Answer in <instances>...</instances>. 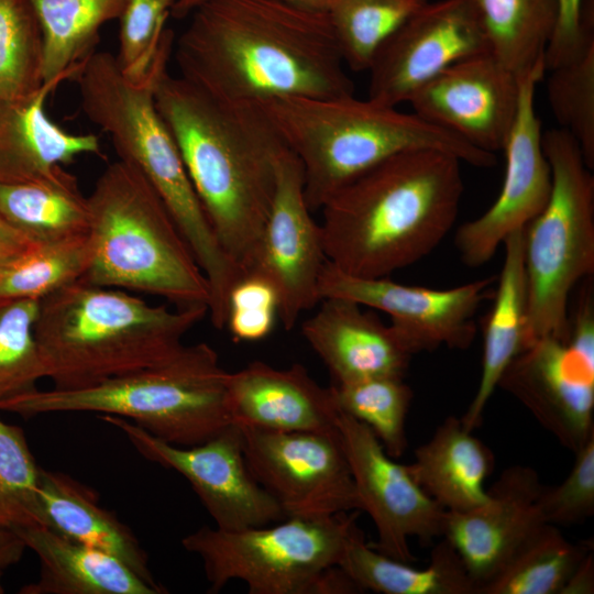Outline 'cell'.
<instances>
[{"instance_id": "cell-1", "label": "cell", "mask_w": 594, "mask_h": 594, "mask_svg": "<svg viewBox=\"0 0 594 594\" xmlns=\"http://www.w3.org/2000/svg\"><path fill=\"white\" fill-rule=\"evenodd\" d=\"M188 16L173 46L179 76L219 102L354 95L327 12L207 0Z\"/></svg>"}, {"instance_id": "cell-2", "label": "cell", "mask_w": 594, "mask_h": 594, "mask_svg": "<svg viewBox=\"0 0 594 594\" xmlns=\"http://www.w3.org/2000/svg\"><path fill=\"white\" fill-rule=\"evenodd\" d=\"M154 100L221 249L242 276L250 273L286 146L256 106L219 102L167 65Z\"/></svg>"}, {"instance_id": "cell-3", "label": "cell", "mask_w": 594, "mask_h": 594, "mask_svg": "<svg viewBox=\"0 0 594 594\" xmlns=\"http://www.w3.org/2000/svg\"><path fill=\"white\" fill-rule=\"evenodd\" d=\"M461 163L443 151L410 150L346 184L320 209L327 261L353 276L381 278L429 255L457 220Z\"/></svg>"}, {"instance_id": "cell-4", "label": "cell", "mask_w": 594, "mask_h": 594, "mask_svg": "<svg viewBox=\"0 0 594 594\" xmlns=\"http://www.w3.org/2000/svg\"><path fill=\"white\" fill-rule=\"evenodd\" d=\"M206 315L79 279L38 300L34 336L45 377L76 389L168 360Z\"/></svg>"}, {"instance_id": "cell-5", "label": "cell", "mask_w": 594, "mask_h": 594, "mask_svg": "<svg viewBox=\"0 0 594 594\" xmlns=\"http://www.w3.org/2000/svg\"><path fill=\"white\" fill-rule=\"evenodd\" d=\"M256 106L298 160L311 212L346 184L384 160L410 150H439L476 167L496 163L481 151L415 112L354 95L284 97Z\"/></svg>"}, {"instance_id": "cell-6", "label": "cell", "mask_w": 594, "mask_h": 594, "mask_svg": "<svg viewBox=\"0 0 594 594\" xmlns=\"http://www.w3.org/2000/svg\"><path fill=\"white\" fill-rule=\"evenodd\" d=\"M89 264L84 280L206 306L211 293L187 241L148 180L121 160L109 164L87 196Z\"/></svg>"}, {"instance_id": "cell-7", "label": "cell", "mask_w": 594, "mask_h": 594, "mask_svg": "<svg viewBox=\"0 0 594 594\" xmlns=\"http://www.w3.org/2000/svg\"><path fill=\"white\" fill-rule=\"evenodd\" d=\"M229 373L207 343L183 345L168 360L76 389L37 388L0 402V410L33 417L94 413L128 419L168 443H202L234 424Z\"/></svg>"}, {"instance_id": "cell-8", "label": "cell", "mask_w": 594, "mask_h": 594, "mask_svg": "<svg viewBox=\"0 0 594 594\" xmlns=\"http://www.w3.org/2000/svg\"><path fill=\"white\" fill-rule=\"evenodd\" d=\"M172 52L142 81L120 69L116 56L96 52L75 81L86 117L113 144L119 160L134 166L156 190L198 265L210 280L221 279L231 263L221 249L187 174L178 146L154 100V85Z\"/></svg>"}, {"instance_id": "cell-9", "label": "cell", "mask_w": 594, "mask_h": 594, "mask_svg": "<svg viewBox=\"0 0 594 594\" xmlns=\"http://www.w3.org/2000/svg\"><path fill=\"white\" fill-rule=\"evenodd\" d=\"M551 169L543 209L525 228L527 318L524 350L566 338L573 288L594 273V176L576 141L561 128L542 132Z\"/></svg>"}, {"instance_id": "cell-10", "label": "cell", "mask_w": 594, "mask_h": 594, "mask_svg": "<svg viewBox=\"0 0 594 594\" xmlns=\"http://www.w3.org/2000/svg\"><path fill=\"white\" fill-rule=\"evenodd\" d=\"M359 513L286 517L241 530L204 526L182 544L201 559L210 593L237 580L251 594H321L323 576L338 565Z\"/></svg>"}, {"instance_id": "cell-11", "label": "cell", "mask_w": 594, "mask_h": 594, "mask_svg": "<svg viewBox=\"0 0 594 594\" xmlns=\"http://www.w3.org/2000/svg\"><path fill=\"white\" fill-rule=\"evenodd\" d=\"M498 386L517 398L574 453L594 435V290L587 278L579 292L568 337L548 336L519 353Z\"/></svg>"}, {"instance_id": "cell-12", "label": "cell", "mask_w": 594, "mask_h": 594, "mask_svg": "<svg viewBox=\"0 0 594 594\" xmlns=\"http://www.w3.org/2000/svg\"><path fill=\"white\" fill-rule=\"evenodd\" d=\"M240 428L249 469L286 517L361 512L338 428L327 432Z\"/></svg>"}, {"instance_id": "cell-13", "label": "cell", "mask_w": 594, "mask_h": 594, "mask_svg": "<svg viewBox=\"0 0 594 594\" xmlns=\"http://www.w3.org/2000/svg\"><path fill=\"white\" fill-rule=\"evenodd\" d=\"M100 419L120 430L146 460L184 476L217 528L241 530L286 518L249 469L242 430L237 424L202 443L180 447L122 417L100 415Z\"/></svg>"}, {"instance_id": "cell-14", "label": "cell", "mask_w": 594, "mask_h": 594, "mask_svg": "<svg viewBox=\"0 0 594 594\" xmlns=\"http://www.w3.org/2000/svg\"><path fill=\"white\" fill-rule=\"evenodd\" d=\"M496 277H485L449 289L409 286L388 277L346 274L328 261L320 280V298L339 297L387 314L391 326L411 354L439 346L465 350L476 333L475 314L494 295Z\"/></svg>"}, {"instance_id": "cell-15", "label": "cell", "mask_w": 594, "mask_h": 594, "mask_svg": "<svg viewBox=\"0 0 594 594\" xmlns=\"http://www.w3.org/2000/svg\"><path fill=\"white\" fill-rule=\"evenodd\" d=\"M485 52L476 0L428 1L374 55L367 98L397 107L450 65Z\"/></svg>"}, {"instance_id": "cell-16", "label": "cell", "mask_w": 594, "mask_h": 594, "mask_svg": "<svg viewBox=\"0 0 594 594\" xmlns=\"http://www.w3.org/2000/svg\"><path fill=\"white\" fill-rule=\"evenodd\" d=\"M336 426L361 504L372 518V547L395 560L415 561L409 538L428 544L442 537L447 510L415 482L407 466L389 457L373 431L338 410Z\"/></svg>"}, {"instance_id": "cell-17", "label": "cell", "mask_w": 594, "mask_h": 594, "mask_svg": "<svg viewBox=\"0 0 594 594\" xmlns=\"http://www.w3.org/2000/svg\"><path fill=\"white\" fill-rule=\"evenodd\" d=\"M546 75L544 63L521 74L515 122L503 147L504 182L494 204L480 217L463 223L454 244L471 267L487 263L504 239L525 228L543 209L551 191V169L542 147L541 123L536 112L537 85Z\"/></svg>"}, {"instance_id": "cell-18", "label": "cell", "mask_w": 594, "mask_h": 594, "mask_svg": "<svg viewBox=\"0 0 594 594\" xmlns=\"http://www.w3.org/2000/svg\"><path fill=\"white\" fill-rule=\"evenodd\" d=\"M326 262L320 227L305 199L301 166L286 147L278 161L275 194L251 271L274 286L278 318L286 330L321 301L319 280Z\"/></svg>"}, {"instance_id": "cell-19", "label": "cell", "mask_w": 594, "mask_h": 594, "mask_svg": "<svg viewBox=\"0 0 594 594\" xmlns=\"http://www.w3.org/2000/svg\"><path fill=\"white\" fill-rule=\"evenodd\" d=\"M518 102V76L491 52L450 65L408 101L424 120L493 154L508 139Z\"/></svg>"}, {"instance_id": "cell-20", "label": "cell", "mask_w": 594, "mask_h": 594, "mask_svg": "<svg viewBox=\"0 0 594 594\" xmlns=\"http://www.w3.org/2000/svg\"><path fill=\"white\" fill-rule=\"evenodd\" d=\"M542 486L530 466L504 470L482 504L446 513L442 537L461 557L477 594L518 546L544 522L538 505Z\"/></svg>"}, {"instance_id": "cell-21", "label": "cell", "mask_w": 594, "mask_h": 594, "mask_svg": "<svg viewBox=\"0 0 594 594\" xmlns=\"http://www.w3.org/2000/svg\"><path fill=\"white\" fill-rule=\"evenodd\" d=\"M320 302L315 315L302 322L301 334L333 383L404 377L413 354L391 324L345 298L329 297Z\"/></svg>"}, {"instance_id": "cell-22", "label": "cell", "mask_w": 594, "mask_h": 594, "mask_svg": "<svg viewBox=\"0 0 594 594\" xmlns=\"http://www.w3.org/2000/svg\"><path fill=\"white\" fill-rule=\"evenodd\" d=\"M234 424L274 431L327 432L337 429L330 387L320 386L301 364L276 369L254 361L228 378Z\"/></svg>"}, {"instance_id": "cell-23", "label": "cell", "mask_w": 594, "mask_h": 594, "mask_svg": "<svg viewBox=\"0 0 594 594\" xmlns=\"http://www.w3.org/2000/svg\"><path fill=\"white\" fill-rule=\"evenodd\" d=\"M38 558V579L22 594H162L121 559L65 538L42 525L13 530Z\"/></svg>"}, {"instance_id": "cell-24", "label": "cell", "mask_w": 594, "mask_h": 594, "mask_svg": "<svg viewBox=\"0 0 594 594\" xmlns=\"http://www.w3.org/2000/svg\"><path fill=\"white\" fill-rule=\"evenodd\" d=\"M52 91L45 87L26 99H0V183L33 179L81 154L102 155L95 134L69 133L46 114Z\"/></svg>"}, {"instance_id": "cell-25", "label": "cell", "mask_w": 594, "mask_h": 594, "mask_svg": "<svg viewBox=\"0 0 594 594\" xmlns=\"http://www.w3.org/2000/svg\"><path fill=\"white\" fill-rule=\"evenodd\" d=\"M37 525L75 542L112 554L154 585L147 556L132 531L102 508L92 491L59 472L41 468Z\"/></svg>"}, {"instance_id": "cell-26", "label": "cell", "mask_w": 594, "mask_h": 594, "mask_svg": "<svg viewBox=\"0 0 594 594\" xmlns=\"http://www.w3.org/2000/svg\"><path fill=\"white\" fill-rule=\"evenodd\" d=\"M525 228L513 231L502 243L505 257L493 295L494 305L485 321L480 383L469 408L461 417L463 427L469 431L481 425L484 409L498 387L503 373L524 351L528 305Z\"/></svg>"}, {"instance_id": "cell-27", "label": "cell", "mask_w": 594, "mask_h": 594, "mask_svg": "<svg viewBox=\"0 0 594 594\" xmlns=\"http://www.w3.org/2000/svg\"><path fill=\"white\" fill-rule=\"evenodd\" d=\"M415 482L448 512L473 508L487 498L484 484L494 469V455L466 430L461 418L448 417L407 464Z\"/></svg>"}, {"instance_id": "cell-28", "label": "cell", "mask_w": 594, "mask_h": 594, "mask_svg": "<svg viewBox=\"0 0 594 594\" xmlns=\"http://www.w3.org/2000/svg\"><path fill=\"white\" fill-rule=\"evenodd\" d=\"M338 565L361 588L383 594H477L461 557L442 538L431 550L429 564L387 557L366 543L358 526L351 532Z\"/></svg>"}, {"instance_id": "cell-29", "label": "cell", "mask_w": 594, "mask_h": 594, "mask_svg": "<svg viewBox=\"0 0 594 594\" xmlns=\"http://www.w3.org/2000/svg\"><path fill=\"white\" fill-rule=\"evenodd\" d=\"M0 215L34 243L85 237L88 198L64 166L19 183H0Z\"/></svg>"}, {"instance_id": "cell-30", "label": "cell", "mask_w": 594, "mask_h": 594, "mask_svg": "<svg viewBox=\"0 0 594 594\" xmlns=\"http://www.w3.org/2000/svg\"><path fill=\"white\" fill-rule=\"evenodd\" d=\"M42 32L43 84L75 80L96 53L101 28L119 20L128 0H30Z\"/></svg>"}, {"instance_id": "cell-31", "label": "cell", "mask_w": 594, "mask_h": 594, "mask_svg": "<svg viewBox=\"0 0 594 594\" xmlns=\"http://www.w3.org/2000/svg\"><path fill=\"white\" fill-rule=\"evenodd\" d=\"M490 52L518 77L540 63L553 34L558 0H476Z\"/></svg>"}, {"instance_id": "cell-32", "label": "cell", "mask_w": 594, "mask_h": 594, "mask_svg": "<svg viewBox=\"0 0 594 594\" xmlns=\"http://www.w3.org/2000/svg\"><path fill=\"white\" fill-rule=\"evenodd\" d=\"M591 549L590 544L570 542L554 525L543 522L479 594H560Z\"/></svg>"}, {"instance_id": "cell-33", "label": "cell", "mask_w": 594, "mask_h": 594, "mask_svg": "<svg viewBox=\"0 0 594 594\" xmlns=\"http://www.w3.org/2000/svg\"><path fill=\"white\" fill-rule=\"evenodd\" d=\"M428 0H331L327 14L343 62L367 70L383 43Z\"/></svg>"}, {"instance_id": "cell-34", "label": "cell", "mask_w": 594, "mask_h": 594, "mask_svg": "<svg viewBox=\"0 0 594 594\" xmlns=\"http://www.w3.org/2000/svg\"><path fill=\"white\" fill-rule=\"evenodd\" d=\"M338 410L367 426L394 459L407 449L406 419L413 399L403 377L376 376L330 386Z\"/></svg>"}, {"instance_id": "cell-35", "label": "cell", "mask_w": 594, "mask_h": 594, "mask_svg": "<svg viewBox=\"0 0 594 594\" xmlns=\"http://www.w3.org/2000/svg\"><path fill=\"white\" fill-rule=\"evenodd\" d=\"M88 238L33 243L0 271V299L40 300L85 276Z\"/></svg>"}, {"instance_id": "cell-36", "label": "cell", "mask_w": 594, "mask_h": 594, "mask_svg": "<svg viewBox=\"0 0 594 594\" xmlns=\"http://www.w3.org/2000/svg\"><path fill=\"white\" fill-rule=\"evenodd\" d=\"M42 32L30 0H0V99L22 100L45 87Z\"/></svg>"}, {"instance_id": "cell-37", "label": "cell", "mask_w": 594, "mask_h": 594, "mask_svg": "<svg viewBox=\"0 0 594 594\" xmlns=\"http://www.w3.org/2000/svg\"><path fill=\"white\" fill-rule=\"evenodd\" d=\"M547 97L559 123L579 144L587 166L594 167V41L575 58L551 70Z\"/></svg>"}, {"instance_id": "cell-38", "label": "cell", "mask_w": 594, "mask_h": 594, "mask_svg": "<svg viewBox=\"0 0 594 594\" xmlns=\"http://www.w3.org/2000/svg\"><path fill=\"white\" fill-rule=\"evenodd\" d=\"M38 300L0 299V402L45 377L34 336Z\"/></svg>"}, {"instance_id": "cell-39", "label": "cell", "mask_w": 594, "mask_h": 594, "mask_svg": "<svg viewBox=\"0 0 594 594\" xmlns=\"http://www.w3.org/2000/svg\"><path fill=\"white\" fill-rule=\"evenodd\" d=\"M177 0H128L120 16L119 48L114 55L122 73L133 81L146 79L174 45L166 21Z\"/></svg>"}, {"instance_id": "cell-40", "label": "cell", "mask_w": 594, "mask_h": 594, "mask_svg": "<svg viewBox=\"0 0 594 594\" xmlns=\"http://www.w3.org/2000/svg\"><path fill=\"white\" fill-rule=\"evenodd\" d=\"M40 471L23 430L0 419V527L37 525Z\"/></svg>"}, {"instance_id": "cell-41", "label": "cell", "mask_w": 594, "mask_h": 594, "mask_svg": "<svg viewBox=\"0 0 594 594\" xmlns=\"http://www.w3.org/2000/svg\"><path fill=\"white\" fill-rule=\"evenodd\" d=\"M278 317V296L264 276L251 272L232 286L227 300L226 326L234 341L266 338Z\"/></svg>"}, {"instance_id": "cell-42", "label": "cell", "mask_w": 594, "mask_h": 594, "mask_svg": "<svg viewBox=\"0 0 594 594\" xmlns=\"http://www.w3.org/2000/svg\"><path fill=\"white\" fill-rule=\"evenodd\" d=\"M575 455L566 479L556 487H543L539 496L538 505L547 524H579L594 513V435Z\"/></svg>"}, {"instance_id": "cell-43", "label": "cell", "mask_w": 594, "mask_h": 594, "mask_svg": "<svg viewBox=\"0 0 594 594\" xmlns=\"http://www.w3.org/2000/svg\"><path fill=\"white\" fill-rule=\"evenodd\" d=\"M592 41L593 12L585 0H558L557 24L544 52L546 72L575 58Z\"/></svg>"}, {"instance_id": "cell-44", "label": "cell", "mask_w": 594, "mask_h": 594, "mask_svg": "<svg viewBox=\"0 0 594 594\" xmlns=\"http://www.w3.org/2000/svg\"><path fill=\"white\" fill-rule=\"evenodd\" d=\"M33 243L0 215V271L22 255Z\"/></svg>"}, {"instance_id": "cell-45", "label": "cell", "mask_w": 594, "mask_h": 594, "mask_svg": "<svg viewBox=\"0 0 594 594\" xmlns=\"http://www.w3.org/2000/svg\"><path fill=\"white\" fill-rule=\"evenodd\" d=\"M594 593V556L592 549L575 566L560 594H593Z\"/></svg>"}, {"instance_id": "cell-46", "label": "cell", "mask_w": 594, "mask_h": 594, "mask_svg": "<svg viewBox=\"0 0 594 594\" xmlns=\"http://www.w3.org/2000/svg\"><path fill=\"white\" fill-rule=\"evenodd\" d=\"M25 549L24 542L13 530L0 527V570L19 562Z\"/></svg>"}, {"instance_id": "cell-47", "label": "cell", "mask_w": 594, "mask_h": 594, "mask_svg": "<svg viewBox=\"0 0 594 594\" xmlns=\"http://www.w3.org/2000/svg\"><path fill=\"white\" fill-rule=\"evenodd\" d=\"M289 6L318 12H327L331 0H279Z\"/></svg>"}, {"instance_id": "cell-48", "label": "cell", "mask_w": 594, "mask_h": 594, "mask_svg": "<svg viewBox=\"0 0 594 594\" xmlns=\"http://www.w3.org/2000/svg\"><path fill=\"white\" fill-rule=\"evenodd\" d=\"M207 0H177L175 3L172 14L176 18H185L199 4Z\"/></svg>"}, {"instance_id": "cell-49", "label": "cell", "mask_w": 594, "mask_h": 594, "mask_svg": "<svg viewBox=\"0 0 594 594\" xmlns=\"http://www.w3.org/2000/svg\"><path fill=\"white\" fill-rule=\"evenodd\" d=\"M2 572H3V570H0V580H1ZM2 593H4V588L1 585V581H0V594H2Z\"/></svg>"}]
</instances>
